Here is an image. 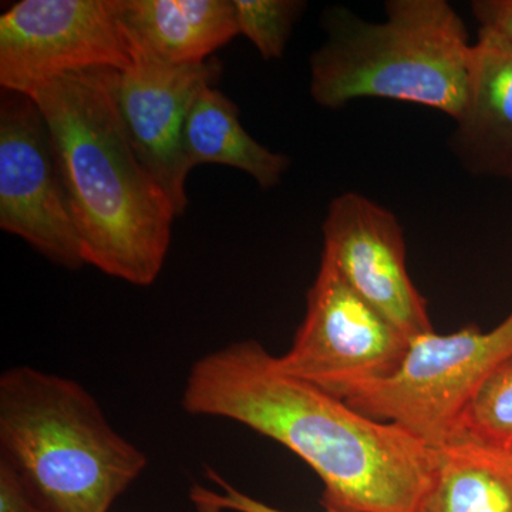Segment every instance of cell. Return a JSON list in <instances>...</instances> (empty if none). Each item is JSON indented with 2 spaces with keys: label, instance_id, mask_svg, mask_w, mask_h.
Returning a JSON list of instances; mask_svg holds the SVG:
<instances>
[{
  "label": "cell",
  "instance_id": "6da1fadb",
  "mask_svg": "<svg viewBox=\"0 0 512 512\" xmlns=\"http://www.w3.org/2000/svg\"><path fill=\"white\" fill-rule=\"evenodd\" d=\"M181 403L192 416L237 421L295 453L322 480L328 512H426L436 448L286 375L256 340L198 359Z\"/></svg>",
  "mask_w": 512,
  "mask_h": 512
},
{
  "label": "cell",
  "instance_id": "7a4b0ae2",
  "mask_svg": "<svg viewBox=\"0 0 512 512\" xmlns=\"http://www.w3.org/2000/svg\"><path fill=\"white\" fill-rule=\"evenodd\" d=\"M119 70L90 69L32 84L45 117L84 262L136 286L163 271L177 218L138 158L117 104Z\"/></svg>",
  "mask_w": 512,
  "mask_h": 512
},
{
  "label": "cell",
  "instance_id": "3957f363",
  "mask_svg": "<svg viewBox=\"0 0 512 512\" xmlns=\"http://www.w3.org/2000/svg\"><path fill=\"white\" fill-rule=\"evenodd\" d=\"M0 451L57 512H110L148 464L86 387L32 366L0 377Z\"/></svg>",
  "mask_w": 512,
  "mask_h": 512
},
{
  "label": "cell",
  "instance_id": "277c9868",
  "mask_svg": "<svg viewBox=\"0 0 512 512\" xmlns=\"http://www.w3.org/2000/svg\"><path fill=\"white\" fill-rule=\"evenodd\" d=\"M386 20L370 23L345 8L323 16L326 42L311 59V94L338 110L356 99L409 101L460 116L471 47L446 0H390Z\"/></svg>",
  "mask_w": 512,
  "mask_h": 512
},
{
  "label": "cell",
  "instance_id": "5b68a950",
  "mask_svg": "<svg viewBox=\"0 0 512 512\" xmlns=\"http://www.w3.org/2000/svg\"><path fill=\"white\" fill-rule=\"evenodd\" d=\"M512 355V312L490 332L477 325L410 340L406 356L384 379L343 396L372 419L393 423L431 448L458 439L464 414L498 363Z\"/></svg>",
  "mask_w": 512,
  "mask_h": 512
},
{
  "label": "cell",
  "instance_id": "8992f818",
  "mask_svg": "<svg viewBox=\"0 0 512 512\" xmlns=\"http://www.w3.org/2000/svg\"><path fill=\"white\" fill-rule=\"evenodd\" d=\"M409 343L322 259L305 319L291 348L275 360L286 375L343 399L355 387L392 375Z\"/></svg>",
  "mask_w": 512,
  "mask_h": 512
},
{
  "label": "cell",
  "instance_id": "52a82bcc",
  "mask_svg": "<svg viewBox=\"0 0 512 512\" xmlns=\"http://www.w3.org/2000/svg\"><path fill=\"white\" fill-rule=\"evenodd\" d=\"M134 64L117 0H22L0 16L2 90L23 93L62 74Z\"/></svg>",
  "mask_w": 512,
  "mask_h": 512
},
{
  "label": "cell",
  "instance_id": "ba28073f",
  "mask_svg": "<svg viewBox=\"0 0 512 512\" xmlns=\"http://www.w3.org/2000/svg\"><path fill=\"white\" fill-rule=\"evenodd\" d=\"M0 228L63 268L86 265L45 117L10 90L0 99Z\"/></svg>",
  "mask_w": 512,
  "mask_h": 512
},
{
  "label": "cell",
  "instance_id": "9c48e42d",
  "mask_svg": "<svg viewBox=\"0 0 512 512\" xmlns=\"http://www.w3.org/2000/svg\"><path fill=\"white\" fill-rule=\"evenodd\" d=\"M323 261L407 339L434 332L426 299L407 269L406 242L396 215L365 195L330 202L322 225Z\"/></svg>",
  "mask_w": 512,
  "mask_h": 512
},
{
  "label": "cell",
  "instance_id": "30bf717a",
  "mask_svg": "<svg viewBox=\"0 0 512 512\" xmlns=\"http://www.w3.org/2000/svg\"><path fill=\"white\" fill-rule=\"evenodd\" d=\"M221 63L210 59L191 66L137 62L121 72L117 104L141 163L160 184L177 217L188 207L191 173L184 151V128L192 103L205 86H215Z\"/></svg>",
  "mask_w": 512,
  "mask_h": 512
},
{
  "label": "cell",
  "instance_id": "8fae6325",
  "mask_svg": "<svg viewBox=\"0 0 512 512\" xmlns=\"http://www.w3.org/2000/svg\"><path fill=\"white\" fill-rule=\"evenodd\" d=\"M451 148L471 174L512 181V43L480 29Z\"/></svg>",
  "mask_w": 512,
  "mask_h": 512
},
{
  "label": "cell",
  "instance_id": "7c38bea8",
  "mask_svg": "<svg viewBox=\"0 0 512 512\" xmlns=\"http://www.w3.org/2000/svg\"><path fill=\"white\" fill-rule=\"evenodd\" d=\"M134 62L191 66L239 35L232 0H117Z\"/></svg>",
  "mask_w": 512,
  "mask_h": 512
},
{
  "label": "cell",
  "instance_id": "4fadbf2b",
  "mask_svg": "<svg viewBox=\"0 0 512 512\" xmlns=\"http://www.w3.org/2000/svg\"><path fill=\"white\" fill-rule=\"evenodd\" d=\"M184 151L190 168L220 164L244 171L262 190L281 183L289 158L249 136L239 121L237 104L215 86L195 97L184 128Z\"/></svg>",
  "mask_w": 512,
  "mask_h": 512
},
{
  "label": "cell",
  "instance_id": "5bb4252c",
  "mask_svg": "<svg viewBox=\"0 0 512 512\" xmlns=\"http://www.w3.org/2000/svg\"><path fill=\"white\" fill-rule=\"evenodd\" d=\"M436 456L426 512H512V448L460 437Z\"/></svg>",
  "mask_w": 512,
  "mask_h": 512
},
{
  "label": "cell",
  "instance_id": "9a60e30c",
  "mask_svg": "<svg viewBox=\"0 0 512 512\" xmlns=\"http://www.w3.org/2000/svg\"><path fill=\"white\" fill-rule=\"evenodd\" d=\"M460 437L512 448V355L481 384L464 414Z\"/></svg>",
  "mask_w": 512,
  "mask_h": 512
},
{
  "label": "cell",
  "instance_id": "2e32d148",
  "mask_svg": "<svg viewBox=\"0 0 512 512\" xmlns=\"http://www.w3.org/2000/svg\"><path fill=\"white\" fill-rule=\"evenodd\" d=\"M232 3L239 35L248 37L265 60L281 59L306 3L299 0H232Z\"/></svg>",
  "mask_w": 512,
  "mask_h": 512
},
{
  "label": "cell",
  "instance_id": "e0dca14e",
  "mask_svg": "<svg viewBox=\"0 0 512 512\" xmlns=\"http://www.w3.org/2000/svg\"><path fill=\"white\" fill-rule=\"evenodd\" d=\"M208 476L220 485L221 491L208 490L200 485L192 487L190 500L198 512H288L249 497L222 480L215 471H208Z\"/></svg>",
  "mask_w": 512,
  "mask_h": 512
},
{
  "label": "cell",
  "instance_id": "ac0fdd59",
  "mask_svg": "<svg viewBox=\"0 0 512 512\" xmlns=\"http://www.w3.org/2000/svg\"><path fill=\"white\" fill-rule=\"evenodd\" d=\"M0 512H57L8 461L0 458Z\"/></svg>",
  "mask_w": 512,
  "mask_h": 512
},
{
  "label": "cell",
  "instance_id": "d6986e66",
  "mask_svg": "<svg viewBox=\"0 0 512 512\" xmlns=\"http://www.w3.org/2000/svg\"><path fill=\"white\" fill-rule=\"evenodd\" d=\"M471 10L481 29L512 43V0H476L471 3Z\"/></svg>",
  "mask_w": 512,
  "mask_h": 512
}]
</instances>
